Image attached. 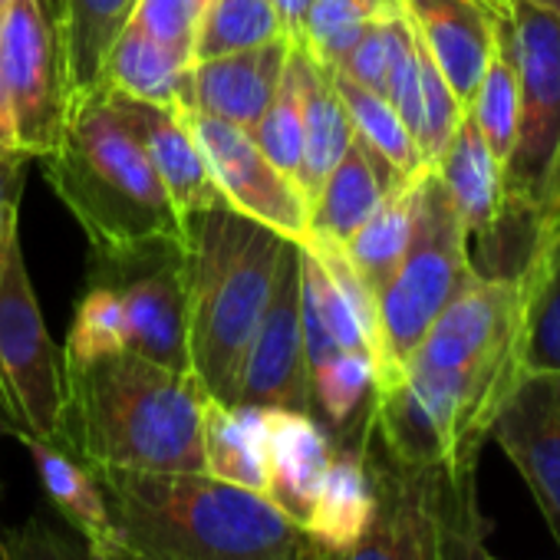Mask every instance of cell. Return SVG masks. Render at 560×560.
Wrapping results in <instances>:
<instances>
[{
    "label": "cell",
    "instance_id": "27",
    "mask_svg": "<svg viewBox=\"0 0 560 560\" xmlns=\"http://www.w3.org/2000/svg\"><path fill=\"white\" fill-rule=\"evenodd\" d=\"M416 178L396 182L386 191V198L376 205V211L343 244V257L350 260V267L357 270V277L373 298H380V291L389 284V277L396 273L409 247L412 221H416Z\"/></svg>",
    "mask_w": 560,
    "mask_h": 560
},
{
    "label": "cell",
    "instance_id": "16",
    "mask_svg": "<svg viewBox=\"0 0 560 560\" xmlns=\"http://www.w3.org/2000/svg\"><path fill=\"white\" fill-rule=\"evenodd\" d=\"M0 435H11L31 455L47 501L57 508L60 521L90 544L96 560L119 557L122 550L119 527H116V517H113V508H109V498L96 468H90L60 442L40 439L21 429H0Z\"/></svg>",
    "mask_w": 560,
    "mask_h": 560
},
{
    "label": "cell",
    "instance_id": "34",
    "mask_svg": "<svg viewBox=\"0 0 560 560\" xmlns=\"http://www.w3.org/2000/svg\"><path fill=\"white\" fill-rule=\"evenodd\" d=\"M389 11L399 8H376L366 4V0H314L294 44L304 47L317 67L337 70L357 47V40L366 34V27Z\"/></svg>",
    "mask_w": 560,
    "mask_h": 560
},
{
    "label": "cell",
    "instance_id": "17",
    "mask_svg": "<svg viewBox=\"0 0 560 560\" xmlns=\"http://www.w3.org/2000/svg\"><path fill=\"white\" fill-rule=\"evenodd\" d=\"M419 44L462 106L471 103L494 50V11L485 0H399Z\"/></svg>",
    "mask_w": 560,
    "mask_h": 560
},
{
    "label": "cell",
    "instance_id": "4",
    "mask_svg": "<svg viewBox=\"0 0 560 560\" xmlns=\"http://www.w3.org/2000/svg\"><path fill=\"white\" fill-rule=\"evenodd\" d=\"M90 250L185 241V221L106 90L73 100L57 145L37 159Z\"/></svg>",
    "mask_w": 560,
    "mask_h": 560
},
{
    "label": "cell",
    "instance_id": "41",
    "mask_svg": "<svg viewBox=\"0 0 560 560\" xmlns=\"http://www.w3.org/2000/svg\"><path fill=\"white\" fill-rule=\"evenodd\" d=\"M270 4H273L280 24H284L288 37L294 40V37L301 34V24H304V18H307V11H311L314 0H270Z\"/></svg>",
    "mask_w": 560,
    "mask_h": 560
},
{
    "label": "cell",
    "instance_id": "38",
    "mask_svg": "<svg viewBox=\"0 0 560 560\" xmlns=\"http://www.w3.org/2000/svg\"><path fill=\"white\" fill-rule=\"evenodd\" d=\"M399 11H389L383 18H376L366 34L357 40V47L347 54V60L337 67V73H343L347 80L383 93L386 90V77H389V63H393V44H396V24H399Z\"/></svg>",
    "mask_w": 560,
    "mask_h": 560
},
{
    "label": "cell",
    "instance_id": "13",
    "mask_svg": "<svg viewBox=\"0 0 560 560\" xmlns=\"http://www.w3.org/2000/svg\"><path fill=\"white\" fill-rule=\"evenodd\" d=\"M340 442L360 445L376 481V514L370 530L350 550L334 553V560H432V468H409L389 458L360 425Z\"/></svg>",
    "mask_w": 560,
    "mask_h": 560
},
{
    "label": "cell",
    "instance_id": "7",
    "mask_svg": "<svg viewBox=\"0 0 560 560\" xmlns=\"http://www.w3.org/2000/svg\"><path fill=\"white\" fill-rule=\"evenodd\" d=\"M63 353L57 350L21 247V224L0 244V429L57 442Z\"/></svg>",
    "mask_w": 560,
    "mask_h": 560
},
{
    "label": "cell",
    "instance_id": "22",
    "mask_svg": "<svg viewBox=\"0 0 560 560\" xmlns=\"http://www.w3.org/2000/svg\"><path fill=\"white\" fill-rule=\"evenodd\" d=\"M396 182H402V175H396L366 142L353 139L347 155L337 162V168L327 175L317 198L311 201L307 241H327L343 247Z\"/></svg>",
    "mask_w": 560,
    "mask_h": 560
},
{
    "label": "cell",
    "instance_id": "26",
    "mask_svg": "<svg viewBox=\"0 0 560 560\" xmlns=\"http://www.w3.org/2000/svg\"><path fill=\"white\" fill-rule=\"evenodd\" d=\"M353 139L357 132L334 86L330 70L317 67L304 50V159H301L298 185L304 188L307 201L317 198L320 185L347 155Z\"/></svg>",
    "mask_w": 560,
    "mask_h": 560
},
{
    "label": "cell",
    "instance_id": "39",
    "mask_svg": "<svg viewBox=\"0 0 560 560\" xmlns=\"http://www.w3.org/2000/svg\"><path fill=\"white\" fill-rule=\"evenodd\" d=\"M27 155H0V244L21 224V198L27 182Z\"/></svg>",
    "mask_w": 560,
    "mask_h": 560
},
{
    "label": "cell",
    "instance_id": "37",
    "mask_svg": "<svg viewBox=\"0 0 560 560\" xmlns=\"http://www.w3.org/2000/svg\"><path fill=\"white\" fill-rule=\"evenodd\" d=\"M211 0H136L132 21L149 37L162 40L175 54L188 57L195 54V37L201 27V18Z\"/></svg>",
    "mask_w": 560,
    "mask_h": 560
},
{
    "label": "cell",
    "instance_id": "2",
    "mask_svg": "<svg viewBox=\"0 0 560 560\" xmlns=\"http://www.w3.org/2000/svg\"><path fill=\"white\" fill-rule=\"evenodd\" d=\"M208 393L188 370L139 353L63 366L57 442L90 468L205 471L201 412Z\"/></svg>",
    "mask_w": 560,
    "mask_h": 560
},
{
    "label": "cell",
    "instance_id": "29",
    "mask_svg": "<svg viewBox=\"0 0 560 560\" xmlns=\"http://www.w3.org/2000/svg\"><path fill=\"white\" fill-rule=\"evenodd\" d=\"M491 11H494V50H491V60H488V67L478 80V90L465 109L471 113L488 149L504 165L511 155L514 136H517L521 83H517V60H514V47H511L508 14L501 11L498 0H491Z\"/></svg>",
    "mask_w": 560,
    "mask_h": 560
},
{
    "label": "cell",
    "instance_id": "31",
    "mask_svg": "<svg viewBox=\"0 0 560 560\" xmlns=\"http://www.w3.org/2000/svg\"><path fill=\"white\" fill-rule=\"evenodd\" d=\"M376 383V366L370 353L360 350H343L311 370V402L314 416H324V425L337 435L347 439L360 425L366 402L373 396Z\"/></svg>",
    "mask_w": 560,
    "mask_h": 560
},
{
    "label": "cell",
    "instance_id": "19",
    "mask_svg": "<svg viewBox=\"0 0 560 560\" xmlns=\"http://www.w3.org/2000/svg\"><path fill=\"white\" fill-rule=\"evenodd\" d=\"M521 373H560V211L544 214L521 270Z\"/></svg>",
    "mask_w": 560,
    "mask_h": 560
},
{
    "label": "cell",
    "instance_id": "32",
    "mask_svg": "<svg viewBox=\"0 0 560 560\" xmlns=\"http://www.w3.org/2000/svg\"><path fill=\"white\" fill-rule=\"evenodd\" d=\"M277 37H288V31L270 0H211L195 37L191 63L254 50Z\"/></svg>",
    "mask_w": 560,
    "mask_h": 560
},
{
    "label": "cell",
    "instance_id": "42",
    "mask_svg": "<svg viewBox=\"0 0 560 560\" xmlns=\"http://www.w3.org/2000/svg\"><path fill=\"white\" fill-rule=\"evenodd\" d=\"M530 4H537V8H544V11L560 14V0H530Z\"/></svg>",
    "mask_w": 560,
    "mask_h": 560
},
{
    "label": "cell",
    "instance_id": "18",
    "mask_svg": "<svg viewBox=\"0 0 560 560\" xmlns=\"http://www.w3.org/2000/svg\"><path fill=\"white\" fill-rule=\"evenodd\" d=\"M334 432L301 409H264V462H267V498L304 527L320 478L334 458Z\"/></svg>",
    "mask_w": 560,
    "mask_h": 560
},
{
    "label": "cell",
    "instance_id": "35",
    "mask_svg": "<svg viewBox=\"0 0 560 560\" xmlns=\"http://www.w3.org/2000/svg\"><path fill=\"white\" fill-rule=\"evenodd\" d=\"M126 350V317L113 291L96 280H86L73 307V324L63 347V366L90 363Z\"/></svg>",
    "mask_w": 560,
    "mask_h": 560
},
{
    "label": "cell",
    "instance_id": "40",
    "mask_svg": "<svg viewBox=\"0 0 560 560\" xmlns=\"http://www.w3.org/2000/svg\"><path fill=\"white\" fill-rule=\"evenodd\" d=\"M18 129H14V109L4 83V70H0V155H18ZM24 155V152H21Z\"/></svg>",
    "mask_w": 560,
    "mask_h": 560
},
{
    "label": "cell",
    "instance_id": "44",
    "mask_svg": "<svg viewBox=\"0 0 560 560\" xmlns=\"http://www.w3.org/2000/svg\"><path fill=\"white\" fill-rule=\"evenodd\" d=\"M317 560H334V553H330V550H324V553H320Z\"/></svg>",
    "mask_w": 560,
    "mask_h": 560
},
{
    "label": "cell",
    "instance_id": "43",
    "mask_svg": "<svg viewBox=\"0 0 560 560\" xmlns=\"http://www.w3.org/2000/svg\"><path fill=\"white\" fill-rule=\"evenodd\" d=\"M366 4H376V8H399V0H366Z\"/></svg>",
    "mask_w": 560,
    "mask_h": 560
},
{
    "label": "cell",
    "instance_id": "5",
    "mask_svg": "<svg viewBox=\"0 0 560 560\" xmlns=\"http://www.w3.org/2000/svg\"><path fill=\"white\" fill-rule=\"evenodd\" d=\"M478 273L468 257V231L432 168L416 178V221L409 247L376 298L380 360L376 383L399 376L425 330L448 307V301Z\"/></svg>",
    "mask_w": 560,
    "mask_h": 560
},
{
    "label": "cell",
    "instance_id": "30",
    "mask_svg": "<svg viewBox=\"0 0 560 560\" xmlns=\"http://www.w3.org/2000/svg\"><path fill=\"white\" fill-rule=\"evenodd\" d=\"M330 77H334V86L350 113V122H353V132L360 142H366L402 178H416L419 172L429 168L422 162V152L412 139V132L406 129V122L399 119V113L393 109V103L383 93H373V90L347 80L337 70H330Z\"/></svg>",
    "mask_w": 560,
    "mask_h": 560
},
{
    "label": "cell",
    "instance_id": "46",
    "mask_svg": "<svg viewBox=\"0 0 560 560\" xmlns=\"http://www.w3.org/2000/svg\"><path fill=\"white\" fill-rule=\"evenodd\" d=\"M0 4H4V8H8V4H11V0H0Z\"/></svg>",
    "mask_w": 560,
    "mask_h": 560
},
{
    "label": "cell",
    "instance_id": "45",
    "mask_svg": "<svg viewBox=\"0 0 560 560\" xmlns=\"http://www.w3.org/2000/svg\"><path fill=\"white\" fill-rule=\"evenodd\" d=\"M4 11H8V8H4V4H0V27H4Z\"/></svg>",
    "mask_w": 560,
    "mask_h": 560
},
{
    "label": "cell",
    "instance_id": "24",
    "mask_svg": "<svg viewBox=\"0 0 560 560\" xmlns=\"http://www.w3.org/2000/svg\"><path fill=\"white\" fill-rule=\"evenodd\" d=\"M201 455H205V471L211 478L264 494L267 491L264 409L260 406H228V402H218V399H205Z\"/></svg>",
    "mask_w": 560,
    "mask_h": 560
},
{
    "label": "cell",
    "instance_id": "28",
    "mask_svg": "<svg viewBox=\"0 0 560 560\" xmlns=\"http://www.w3.org/2000/svg\"><path fill=\"white\" fill-rule=\"evenodd\" d=\"M188 67H191L188 57L175 54L162 40L129 24L109 50L106 86L132 100H145L159 106H182Z\"/></svg>",
    "mask_w": 560,
    "mask_h": 560
},
{
    "label": "cell",
    "instance_id": "1",
    "mask_svg": "<svg viewBox=\"0 0 560 560\" xmlns=\"http://www.w3.org/2000/svg\"><path fill=\"white\" fill-rule=\"evenodd\" d=\"M122 550L113 560H317L301 524L270 498L208 471L96 468Z\"/></svg>",
    "mask_w": 560,
    "mask_h": 560
},
{
    "label": "cell",
    "instance_id": "21",
    "mask_svg": "<svg viewBox=\"0 0 560 560\" xmlns=\"http://www.w3.org/2000/svg\"><path fill=\"white\" fill-rule=\"evenodd\" d=\"M373 514H376L373 471L357 442H337L334 458L311 501L304 534L317 547L330 553H343L370 530Z\"/></svg>",
    "mask_w": 560,
    "mask_h": 560
},
{
    "label": "cell",
    "instance_id": "36",
    "mask_svg": "<svg viewBox=\"0 0 560 560\" xmlns=\"http://www.w3.org/2000/svg\"><path fill=\"white\" fill-rule=\"evenodd\" d=\"M0 557L4 560H96L90 544L67 524L44 514L27 517L18 527L0 530Z\"/></svg>",
    "mask_w": 560,
    "mask_h": 560
},
{
    "label": "cell",
    "instance_id": "8",
    "mask_svg": "<svg viewBox=\"0 0 560 560\" xmlns=\"http://www.w3.org/2000/svg\"><path fill=\"white\" fill-rule=\"evenodd\" d=\"M86 280L116 294L129 353L188 370V237L90 250Z\"/></svg>",
    "mask_w": 560,
    "mask_h": 560
},
{
    "label": "cell",
    "instance_id": "48",
    "mask_svg": "<svg viewBox=\"0 0 560 560\" xmlns=\"http://www.w3.org/2000/svg\"><path fill=\"white\" fill-rule=\"evenodd\" d=\"M0 560H4V557H0Z\"/></svg>",
    "mask_w": 560,
    "mask_h": 560
},
{
    "label": "cell",
    "instance_id": "12",
    "mask_svg": "<svg viewBox=\"0 0 560 560\" xmlns=\"http://www.w3.org/2000/svg\"><path fill=\"white\" fill-rule=\"evenodd\" d=\"M488 442L521 471L560 544V373H521L491 422Z\"/></svg>",
    "mask_w": 560,
    "mask_h": 560
},
{
    "label": "cell",
    "instance_id": "10",
    "mask_svg": "<svg viewBox=\"0 0 560 560\" xmlns=\"http://www.w3.org/2000/svg\"><path fill=\"white\" fill-rule=\"evenodd\" d=\"M182 116L221 198L234 211L267 224L288 241L304 244L311 237V201L304 188L260 152L247 129L188 106H182Z\"/></svg>",
    "mask_w": 560,
    "mask_h": 560
},
{
    "label": "cell",
    "instance_id": "23",
    "mask_svg": "<svg viewBox=\"0 0 560 560\" xmlns=\"http://www.w3.org/2000/svg\"><path fill=\"white\" fill-rule=\"evenodd\" d=\"M70 80V103L106 90V60L129 27L136 0H50Z\"/></svg>",
    "mask_w": 560,
    "mask_h": 560
},
{
    "label": "cell",
    "instance_id": "6",
    "mask_svg": "<svg viewBox=\"0 0 560 560\" xmlns=\"http://www.w3.org/2000/svg\"><path fill=\"white\" fill-rule=\"evenodd\" d=\"M517 60V136L504 162L508 208L530 218L560 211V14L530 0H498Z\"/></svg>",
    "mask_w": 560,
    "mask_h": 560
},
{
    "label": "cell",
    "instance_id": "20",
    "mask_svg": "<svg viewBox=\"0 0 560 560\" xmlns=\"http://www.w3.org/2000/svg\"><path fill=\"white\" fill-rule=\"evenodd\" d=\"M432 172L439 175V182L445 185L468 237H488L504 208H508V195H504V165L498 162V155L488 149L485 136L478 132L471 113L465 109L455 136L448 139V145L442 149V155L435 159Z\"/></svg>",
    "mask_w": 560,
    "mask_h": 560
},
{
    "label": "cell",
    "instance_id": "3",
    "mask_svg": "<svg viewBox=\"0 0 560 560\" xmlns=\"http://www.w3.org/2000/svg\"><path fill=\"white\" fill-rule=\"evenodd\" d=\"M188 370L208 399L234 406L241 370L270 301L288 237L228 201L185 221Z\"/></svg>",
    "mask_w": 560,
    "mask_h": 560
},
{
    "label": "cell",
    "instance_id": "15",
    "mask_svg": "<svg viewBox=\"0 0 560 560\" xmlns=\"http://www.w3.org/2000/svg\"><path fill=\"white\" fill-rule=\"evenodd\" d=\"M291 47H294L291 37H277L254 50H241L214 60H195L188 67L182 106L250 132L267 113L280 86Z\"/></svg>",
    "mask_w": 560,
    "mask_h": 560
},
{
    "label": "cell",
    "instance_id": "9",
    "mask_svg": "<svg viewBox=\"0 0 560 560\" xmlns=\"http://www.w3.org/2000/svg\"><path fill=\"white\" fill-rule=\"evenodd\" d=\"M0 70H4L18 149L27 159L47 155L70 113L67 57L50 0H11L0 27Z\"/></svg>",
    "mask_w": 560,
    "mask_h": 560
},
{
    "label": "cell",
    "instance_id": "47",
    "mask_svg": "<svg viewBox=\"0 0 560 560\" xmlns=\"http://www.w3.org/2000/svg\"><path fill=\"white\" fill-rule=\"evenodd\" d=\"M485 4H491V0H485Z\"/></svg>",
    "mask_w": 560,
    "mask_h": 560
},
{
    "label": "cell",
    "instance_id": "11",
    "mask_svg": "<svg viewBox=\"0 0 560 560\" xmlns=\"http://www.w3.org/2000/svg\"><path fill=\"white\" fill-rule=\"evenodd\" d=\"M234 406L314 412L311 370L301 324V244L288 241L277 264L273 291L254 330Z\"/></svg>",
    "mask_w": 560,
    "mask_h": 560
},
{
    "label": "cell",
    "instance_id": "25",
    "mask_svg": "<svg viewBox=\"0 0 560 560\" xmlns=\"http://www.w3.org/2000/svg\"><path fill=\"white\" fill-rule=\"evenodd\" d=\"M432 560H498L478 504V462L432 468Z\"/></svg>",
    "mask_w": 560,
    "mask_h": 560
},
{
    "label": "cell",
    "instance_id": "33",
    "mask_svg": "<svg viewBox=\"0 0 560 560\" xmlns=\"http://www.w3.org/2000/svg\"><path fill=\"white\" fill-rule=\"evenodd\" d=\"M250 136L280 172L298 182L304 159V50L298 44L291 47L280 86Z\"/></svg>",
    "mask_w": 560,
    "mask_h": 560
},
{
    "label": "cell",
    "instance_id": "14",
    "mask_svg": "<svg viewBox=\"0 0 560 560\" xmlns=\"http://www.w3.org/2000/svg\"><path fill=\"white\" fill-rule=\"evenodd\" d=\"M106 100L116 109V116L126 122V129L142 145L145 159L152 162L162 188L168 191L175 211L182 221H188L198 211H208L214 205H224L205 155L195 142V136L185 126L182 106H159L145 100H132L126 93H116L106 86Z\"/></svg>",
    "mask_w": 560,
    "mask_h": 560
}]
</instances>
